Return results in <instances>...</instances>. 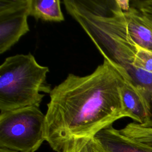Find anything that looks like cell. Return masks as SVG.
Here are the masks:
<instances>
[{
	"instance_id": "cell-7",
	"label": "cell",
	"mask_w": 152,
	"mask_h": 152,
	"mask_svg": "<svg viewBox=\"0 0 152 152\" xmlns=\"http://www.w3.org/2000/svg\"><path fill=\"white\" fill-rule=\"evenodd\" d=\"M121 96L125 117H129L144 126L149 118V110L140 92L124 80L121 87Z\"/></svg>"
},
{
	"instance_id": "cell-1",
	"label": "cell",
	"mask_w": 152,
	"mask_h": 152,
	"mask_svg": "<svg viewBox=\"0 0 152 152\" xmlns=\"http://www.w3.org/2000/svg\"><path fill=\"white\" fill-rule=\"evenodd\" d=\"M124 79L107 61L91 74H69L55 86L45 114L46 141L56 152H73L84 141L125 117Z\"/></svg>"
},
{
	"instance_id": "cell-9",
	"label": "cell",
	"mask_w": 152,
	"mask_h": 152,
	"mask_svg": "<svg viewBox=\"0 0 152 152\" xmlns=\"http://www.w3.org/2000/svg\"><path fill=\"white\" fill-rule=\"evenodd\" d=\"M119 132L136 141L152 147V128H145L136 122H131Z\"/></svg>"
},
{
	"instance_id": "cell-13",
	"label": "cell",
	"mask_w": 152,
	"mask_h": 152,
	"mask_svg": "<svg viewBox=\"0 0 152 152\" xmlns=\"http://www.w3.org/2000/svg\"><path fill=\"white\" fill-rule=\"evenodd\" d=\"M0 152H15V151L8 150H5V149H0Z\"/></svg>"
},
{
	"instance_id": "cell-5",
	"label": "cell",
	"mask_w": 152,
	"mask_h": 152,
	"mask_svg": "<svg viewBox=\"0 0 152 152\" xmlns=\"http://www.w3.org/2000/svg\"><path fill=\"white\" fill-rule=\"evenodd\" d=\"M122 12L130 38L138 46L152 52V23L131 5Z\"/></svg>"
},
{
	"instance_id": "cell-2",
	"label": "cell",
	"mask_w": 152,
	"mask_h": 152,
	"mask_svg": "<svg viewBox=\"0 0 152 152\" xmlns=\"http://www.w3.org/2000/svg\"><path fill=\"white\" fill-rule=\"evenodd\" d=\"M49 71L31 53L7 58L0 66V113L39 107L43 93L50 94L52 90L46 81Z\"/></svg>"
},
{
	"instance_id": "cell-11",
	"label": "cell",
	"mask_w": 152,
	"mask_h": 152,
	"mask_svg": "<svg viewBox=\"0 0 152 152\" xmlns=\"http://www.w3.org/2000/svg\"><path fill=\"white\" fill-rule=\"evenodd\" d=\"M73 152H106L94 137L91 138L78 146Z\"/></svg>"
},
{
	"instance_id": "cell-4",
	"label": "cell",
	"mask_w": 152,
	"mask_h": 152,
	"mask_svg": "<svg viewBox=\"0 0 152 152\" xmlns=\"http://www.w3.org/2000/svg\"><path fill=\"white\" fill-rule=\"evenodd\" d=\"M31 0H0V53L29 31L27 18Z\"/></svg>"
},
{
	"instance_id": "cell-8",
	"label": "cell",
	"mask_w": 152,
	"mask_h": 152,
	"mask_svg": "<svg viewBox=\"0 0 152 152\" xmlns=\"http://www.w3.org/2000/svg\"><path fill=\"white\" fill-rule=\"evenodd\" d=\"M30 15L44 21L61 22L64 20L59 0H31Z\"/></svg>"
},
{
	"instance_id": "cell-10",
	"label": "cell",
	"mask_w": 152,
	"mask_h": 152,
	"mask_svg": "<svg viewBox=\"0 0 152 152\" xmlns=\"http://www.w3.org/2000/svg\"><path fill=\"white\" fill-rule=\"evenodd\" d=\"M132 65L137 68L152 73V52L137 46Z\"/></svg>"
},
{
	"instance_id": "cell-12",
	"label": "cell",
	"mask_w": 152,
	"mask_h": 152,
	"mask_svg": "<svg viewBox=\"0 0 152 152\" xmlns=\"http://www.w3.org/2000/svg\"><path fill=\"white\" fill-rule=\"evenodd\" d=\"M131 5L138 9L152 23V0L134 1Z\"/></svg>"
},
{
	"instance_id": "cell-6",
	"label": "cell",
	"mask_w": 152,
	"mask_h": 152,
	"mask_svg": "<svg viewBox=\"0 0 152 152\" xmlns=\"http://www.w3.org/2000/svg\"><path fill=\"white\" fill-rule=\"evenodd\" d=\"M106 152H152V147L122 134L110 125L94 137Z\"/></svg>"
},
{
	"instance_id": "cell-3",
	"label": "cell",
	"mask_w": 152,
	"mask_h": 152,
	"mask_svg": "<svg viewBox=\"0 0 152 152\" xmlns=\"http://www.w3.org/2000/svg\"><path fill=\"white\" fill-rule=\"evenodd\" d=\"M45 119L37 106L0 113V149L36 152L46 141Z\"/></svg>"
}]
</instances>
